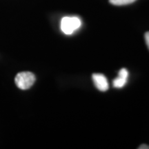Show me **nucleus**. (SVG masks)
<instances>
[{
	"instance_id": "nucleus-1",
	"label": "nucleus",
	"mask_w": 149,
	"mask_h": 149,
	"mask_svg": "<svg viewBox=\"0 0 149 149\" xmlns=\"http://www.w3.org/2000/svg\"><path fill=\"white\" fill-rule=\"evenodd\" d=\"M81 22L77 17H64L61 19V30L64 34L71 35L79 29Z\"/></svg>"
},
{
	"instance_id": "nucleus-2",
	"label": "nucleus",
	"mask_w": 149,
	"mask_h": 149,
	"mask_svg": "<svg viewBox=\"0 0 149 149\" xmlns=\"http://www.w3.org/2000/svg\"><path fill=\"white\" fill-rule=\"evenodd\" d=\"M15 81L19 88L22 90H27L35 83V76L31 72H21L17 74Z\"/></svg>"
},
{
	"instance_id": "nucleus-3",
	"label": "nucleus",
	"mask_w": 149,
	"mask_h": 149,
	"mask_svg": "<svg viewBox=\"0 0 149 149\" xmlns=\"http://www.w3.org/2000/svg\"><path fill=\"white\" fill-rule=\"evenodd\" d=\"M93 81L95 84V86L99 91H107L109 89V83L107 77L103 74L95 73L93 74Z\"/></svg>"
},
{
	"instance_id": "nucleus-4",
	"label": "nucleus",
	"mask_w": 149,
	"mask_h": 149,
	"mask_svg": "<svg viewBox=\"0 0 149 149\" xmlns=\"http://www.w3.org/2000/svg\"><path fill=\"white\" fill-rule=\"evenodd\" d=\"M128 77V72L126 68H122L118 73V77L113 80V86L117 88H123L127 83Z\"/></svg>"
},
{
	"instance_id": "nucleus-5",
	"label": "nucleus",
	"mask_w": 149,
	"mask_h": 149,
	"mask_svg": "<svg viewBox=\"0 0 149 149\" xmlns=\"http://www.w3.org/2000/svg\"><path fill=\"white\" fill-rule=\"evenodd\" d=\"M137 0H109V2L115 6H124L135 2Z\"/></svg>"
},
{
	"instance_id": "nucleus-6",
	"label": "nucleus",
	"mask_w": 149,
	"mask_h": 149,
	"mask_svg": "<svg viewBox=\"0 0 149 149\" xmlns=\"http://www.w3.org/2000/svg\"><path fill=\"white\" fill-rule=\"evenodd\" d=\"M144 39H145V42H146L147 47H148V48L149 49V31L145 33Z\"/></svg>"
},
{
	"instance_id": "nucleus-7",
	"label": "nucleus",
	"mask_w": 149,
	"mask_h": 149,
	"mask_svg": "<svg viewBox=\"0 0 149 149\" xmlns=\"http://www.w3.org/2000/svg\"><path fill=\"white\" fill-rule=\"evenodd\" d=\"M139 149H149V146L146 144H141L138 147Z\"/></svg>"
}]
</instances>
